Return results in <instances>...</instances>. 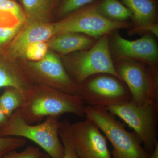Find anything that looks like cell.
I'll list each match as a JSON object with an SVG mask.
<instances>
[{
    "instance_id": "6da1fadb",
    "label": "cell",
    "mask_w": 158,
    "mask_h": 158,
    "mask_svg": "<svg viewBox=\"0 0 158 158\" xmlns=\"http://www.w3.org/2000/svg\"><path fill=\"white\" fill-rule=\"evenodd\" d=\"M86 106L80 95L68 94L36 84L32 85L30 94L19 110L24 120L32 124L45 117H59L65 113L85 117Z\"/></svg>"
},
{
    "instance_id": "7a4b0ae2",
    "label": "cell",
    "mask_w": 158,
    "mask_h": 158,
    "mask_svg": "<svg viewBox=\"0 0 158 158\" xmlns=\"http://www.w3.org/2000/svg\"><path fill=\"white\" fill-rule=\"evenodd\" d=\"M60 121L48 116L40 124L27 123L17 110L0 128V137L27 138L38 144L51 158H63L64 149L59 136Z\"/></svg>"
},
{
    "instance_id": "3957f363",
    "label": "cell",
    "mask_w": 158,
    "mask_h": 158,
    "mask_svg": "<svg viewBox=\"0 0 158 158\" xmlns=\"http://www.w3.org/2000/svg\"><path fill=\"white\" fill-rule=\"evenodd\" d=\"M85 117L94 122L112 144L113 158H148L141 139L130 132L106 108L86 106Z\"/></svg>"
},
{
    "instance_id": "277c9868",
    "label": "cell",
    "mask_w": 158,
    "mask_h": 158,
    "mask_svg": "<svg viewBox=\"0 0 158 158\" xmlns=\"http://www.w3.org/2000/svg\"><path fill=\"white\" fill-rule=\"evenodd\" d=\"M110 39V34H105L90 48L65 56L62 62L65 70L79 86L97 74H110L121 80L112 59Z\"/></svg>"
},
{
    "instance_id": "5b68a950",
    "label": "cell",
    "mask_w": 158,
    "mask_h": 158,
    "mask_svg": "<svg viewBox=\"0 0 158 158\" xmlns=\"http://www.w3.org/2000/svg\"><path fill=\"white\" fill-rule=\"evenodd\" d=\"M113 62L116 72L136 104H158L157 65L127 59H115Z\"/></svg>"
},
{
    "instance_id": "8992f818",
    "label": "cell",
    "mask_w": 158,
    "mask_h": 158,
    "mask_svg": "<svg viewBox=\"0 0 158 158\" xmlns=\"http://www.w3.org/2000/svg\"><path fill=\"white\" fill-rule=\"evenodd\" d=\"M98 1L74 11L53 23L54 36L63 33H77L98 40L105 34L132 27V23L114 21L102 15L98 10Z\"/></svg>"
},
{
    "instance_id": "52a82bcc",
    "label": "cell",
    "mask_w": 158,
    "mask_h": 158,
    "mask_svg": "<svg viewBox=\"0 0 158 158\" xmlns=\"http://www.w3.org/2000/svg\"><path fill=\"white\" fill-rule=\"evenodd\" d=\"M106 109L134 130L149 155L152 152L158 143V104L138 106L131 100Z\"/></svg>"
},
{
    "instance_id": "ba28073f",
    "label": "cell",
    "mask_w": 158,
    "mask_h": 158,
    "mask_svg": "<svg viewBox=\"0 0 158 158\" xmlns=\"http://www.w3.org/2000/svg\"><path fill=\"white\" fill-rule=\"evenodd\" d=\"M79 95L87 106L106 108L132 100L127 86L109 73L94 75L79 85Z\"/></svg>"
},
{
    "instance_id": "9c48e42d",
    "label": "cell",
    "mask_w": 158,
    "mask_h": 158,
    "mask_svg": "<svg viewBox=\"0 0 158 158\" xmlns=\"http://www.w3.org/2000/svg\"><path fill=\"white\" fill-rule=\"evenodd\" d=\"M32 83L47 86L68 94L79 95V86L67 73L60 57L48 50L43 59L28 61L22 68Z\"/></svg>"
},
{
    "instance_id": "30bf717a",
    "label": "cell",
    "mask_w": 158,
    "mask_h": 158,
    "mask_svg": "<svg viewBox=\"0 0 158 158\" xmlns=\"http://www.w3.org/2000/svg\"><path fill=\"white\" fill-rule=\"evenodd\" d=\"M71 131L79 158H112L106 136L90 118L86 117L84 121L71 123Z\"/></svg>"
},
{
    "instance_id": "8fae6325",
    "label": "cell",
    "mask_w": 158,
    "mask_h": 158,
    "mask_svg": "<svg viewBox=\"0 0 158 158\" xmlns=\"http://www.w3.org/2000/svg\"><path fill=\"white\" fill-rule=\"evenodd\" d=\"M110 45L116 59H127L157 65L158 46L152 34H145L140 39L128 40L117 31L110 34Z\"/></svg>"
},
{
    "instance_id": "7c38bea8",
    "label": "cell",
    "mask_w": 158,
    "mask_h": 158,
    "mask_svg": "<svg viewBox=\"0 0 158 158\" xmlns=\"http://www.w3.org/2000/svg\"><path fill=\"white\" fill-rule=\"evenodd\" d=\"M54 36L53 23H26L7 47L3 54L7 59L24 58L27 48L34 43L46 42Z\"/></svg>"
},
{
    "instance_id": "4fadbf2b",
    "label": "cell",
    "mask_w": 158,
    "mask_h": 158,
    "mask_svg": "<svg viewBox=\"0 0 158 158\" xmlns=\"http://www.w3.org/2000/svg\"><path fill=\"white\" fill-rule=\"evenodd\" d=\"M85 34L66 33L54 35L46 41L49 49L62 56L90 48L97 41Z\"/></svg>"
},
{
    "instance_id": "5bb4252c",
    "label": "cell",
    "mask_w": 158,
    "mask_h": 158,
    "mask_svg": "<svg viewBox=\"0 0 158 158\" xmlns=\"http://www.w3.org/2000/svg\"><path fill=\"white\" fill-rule=\"evenodd\" d=\"M32 85L21 68L0 52V88H16L25 100L31 92Z\"/></svg>"
},
{
    "instance_id": "9a60e30c",
    "label": "cell",
    "mask_w": 158,
    "mask_h": 158,
    "mask_svg": "<svg viewBox=\"0 0 158 158\" xmlns=\"http://www.w3.org/2000/svg\"><path fill=\"white\" fill-rule=\"evenodd\" d=\"M61 0H21L27 23H50L54 9Z\"/></svg>"
},
{
    "instance_id": "2e32d148",
    "label": "cell",
    "mask_w": 158,
    "mask_h": 158,
    "mask_svg": "<svg viewBox=\"0 0 158 158\" xmlns=\"http://www.w3.org/2000/svg\"><path fill=\"white\" fill-rule=\"evenodd\" d=\"M133 14V26L157 23L155 0H122Z\"/></svg>"
},
{
    "instance_id": "e0dca14e",
    "label": "cell",
    "mask_w": 158,
    "mask_h": 158,
    "mask_svg": "<svg viewBox=\"0 0 158 158\" xmlns=\"http://www.w3.org/2000/svg\"><path fill=\"white\" fill-rule=\"evenodd\" d=\"M27 23L23 9L15 0H9L0 4V27H8Z\"/></svg>"
},
{
    "instance_id": "ac0fdd59",
    "label": "cell",
    "mask_w": 158,
    "mask_h": 158,
    "mask_svg": "<svg viewBox=\"0 0 158 158\" xmlns=\"http://www.w3.org/2000/svg\"><path fill=\"white\" fill-rule=\"evenodd\" d=\"M98 10L108 19L119 22H127L132 19L131 11L118 0H99Z\"/></svg>"
},
{
    "instance_id": "d6986e66",
    "label": "cell",
    "mask_w": 158,
    "mask_h": 158,
    "mask_svg": "<svg viewBox=\"0 0 158 158\" xmlns=\"http://www.w3.org/2000/svg\"><path fill=\"white\" fill-rule=\"evenodd\" d=\"M25 102L22 93L16 88H5L0 96V108L6 117L9 118L16 110L21 108Z\"/></svg>"
},
{
    "instance_id": "ffe728a7",
    "label": "cell",
    "mask_w": 158,
    "mask_h": 158,
    "mask_svg": "<svg viewBox=\"0 0 158 158\" xmlns=\"http://www.w3.org/2000/svg\"><path fill=\"white\" fill-rule=\"evenodd\" d=\"M71 123L68 120H64L60 122L59 128V136L63 144L64 154L63 158H79L74 148L71 131ZM41 158H51L45 153H43Z\"/></svg>"
},
{
    "instance_id": "44dd1931",
    "label": "cell",
    "mask_w": 158,
    "mask_h": 158,
    "mask_svg": "<svg viewBox=\"0 0 158 158\" xmlns=\"http://www.w3.org/2000/svg\"><path fill=\"white\" fill-rule=\"evenodd\" d=\"M98 1V0H61L58 8V17L61 19L74 11Z\"/></svg>"
},
{
    "instance_id": "7402d4cb",
    "label": "cell",
    "mask_w": 158,
    "mask_h": 158,
    "mask_svg": "<svg viewBox=\"0 0 158 158\" xmlns=\"http://www.w3.org/2000/svg\"><path fill=\"white\" fill-rule=\"evenodd\" d=\"M48 49L46 42L34 43L27 48L24 58L33 62L40 61L45 56Z\"/></svg>"
},
{
    "instance_id": "603a6c76",
    "label": "cell",
    "mask_w": 158,
    "mask_h": 158,
    "mask_svg": "<svg viewBox=\"0 0 158 158\" xmlns=\"http://www.w3.org/2000/svg\"><path fill=\"white\" fill-rule=\"evenodd\" d=\"M26 24H18L13 27H0V52L3 53L15 35Z\"/></svg>"
},
{
    "instance_id": "cb8c5ba5",
    "label": "cell",
    "mask_w": 158,
    "mask_h": 158,
    "mask_svg": "<svg viewBox=\"0 0 158 158\" xmlns=\"http://www.w3.org/2000/svg\"><path fill=\"white\" fill-rule=\"evenodd\" d=\"M27 143L25 139L16 137H0V155L24 146Z\"/></svg>"
},
{
    "instance_id": "d4e9b609",
    "label": "cell",
    "mask_w": 158,
    "mask_h": 158,
    "mask_svg": "<svg viewBox=\"0 0 158 158\" xmlns=\"http://www.w3.org/2000/svg\"><path fill=\"white\" fill-rule=\"evenodd\" d=\"M43 153L39 148L29 146L24 150L18 152L15 150L4 155L2 158H41Z\"/></svg>"
},
{
    "instance_id": "484cf974",
    "label": "cell",
    "mask_w": 158,
    "mask_h": 158,
    "mask_svg": "<svg viewBox=\"0 0 158 158\" xmlns=\"http://www.w3.org/2000/svg\"><path fill=\"white\" fill-rule=\"evenodd\" d=\"M129 35L136 34H152L158 37V24L157 23H148L141 25L133 26L128 32Z\"/></svg>"
},
{
    "instance_id": "4316f807",
    "label": "cell",
    "mask_w": 158,
    "mask_h": 158,
    "mask_svg": "<svg viewBox=\"0 0 158 158\" xmlns=\"http://www.w3.org/2000/svg\"><path fill=\"white\" fill-rule=\"evenodd\" d=\"M8 118H9L6 117L5 114L3 113L2 109L0 108V128L6 124L7 120H8Z\"/></svg>"
},
{
    "instance_id": "83f0119b",
    "label": "cell",
    "mask_w": 158,
    "mask_h": 158,
    "mask_svg": "<svg viewBox=\"0 0 158 158\" xmlns=\"http://www.w3.org/2000/svg\"><path fill=\"white\" fill-rule=\"evenodd\" d=\"M148 158H158V143L156 144L153 151L149 155Z\"/></svg>"
},
{
    "instance_id": "f1b7e54d",
    "label": "cell",
    "mask_w": 158,
    "mask_h": 158,
    "mask_svg": "<svg viewBox=\"0 0 158 158\" xmlns=\"http://www.w3.org/2000/svg\"><path fill=\"white\" fill-rule=\"evenodd\" d=\"M9 1V0H0V4H2V3L4 2H6V1ZM16 1V0H15Z\"/></svg>"
},
{
    "instance_id": "f546056e",
    "label": "cell",
    "mask_w": 158,
    "mask_h": 158,
    "mask_svg": "<svg viewBox=\"0 0 158 158\" xmlns=\"http://www.w3.org/2000/svg\"><path fill=\"white\" fill-rule=\"evenodd\" d=\"M3 156H1V155H0V158H2V157Z\"/></svg>"
}]
</instances>
